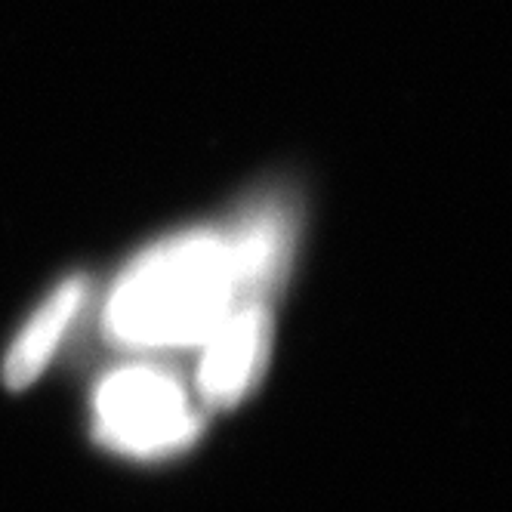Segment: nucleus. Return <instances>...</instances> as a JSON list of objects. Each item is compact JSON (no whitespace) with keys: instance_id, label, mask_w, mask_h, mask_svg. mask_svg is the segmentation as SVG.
I'll list each match as a JSON object with an SVG mask.
<instances>
[{"instance_id":"nucleus-4","label":"nucleus","mask_w":512,"mask_h":512,"mask_svg":"<svg viewBox=\"0 0 512 512\" xmlns=\"http://www.w3.org/2000/svg\"><path fill=\"white\" fill-rule=\"evenodd\" d=\"M297 229L300 207L284 189L266 192L241 210L235 229L226 235L241 300H266L284 284L297 247Z\"/></svg>"},{"instance_id":"nucleus-2","label":"nucleus","mask_w":512,"mask_h":512,"mask_svg":"<svg viewBox=\"0 0 512 512\" xmlns=\"http://www.w3.org/2000/svg\"><path fill=\"white\" fill-rule=\"evenodd\" d=\"M96 435L130 457H167L192 445L201 414L173 374L152 364H130L108 374L93 398Z\"/></svg>"},{"instance_id":"nucleus-1","label":"nucleus","mask_w":512,"mask_h":512,"mask_svg":"<svg viewBox=\"0 0 512 512\" xmlns=\"http://www.w3.org/2000/svg\"><path fill=\"white\" fill-rule=\"evenodd\" d=\"M241 300L226 235L189 232L155 244L118 278L105 331L133 349L201 346Z\"/></svg>"},{"instance_id":"nucleus-3","label":"nucleus","mask_w":512,"mask_h":512,"mask_svg":"<svg viewBox=\"0 0 512 512\" xmlns=\"http://www.w3.org/2000/svg\"><path fill=\"white\" fill-rule=\"evenodd\" d=\"M198 392L210 408H232L260 383L272 352V312L266 300H238L201 343Z\"/></svg>"},{"instance_id":"nucleus-5","label":"nucleus","mask_w":512,"mask_h":512,"mask_svg":"<svg viewBox=\"0 0 512 512\" xmlns=\"http://www.w3.org/2000/svg\"><path fill=\"white\" fill-rule=\"evenodd\" d=\"M84 294H87L84 278H68L47 297V303L31 315V321L19 331V337L13 340L4 358V383L10 389H25L28 383H34L44 374L47 361L53 358L59 340L65 337L71 318L78 315Z\"/></svg>"}]
</instances>
